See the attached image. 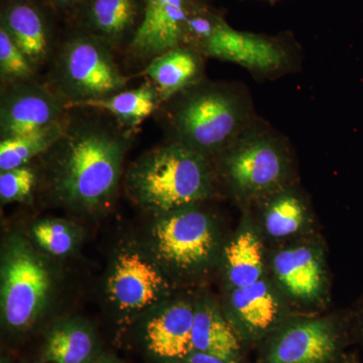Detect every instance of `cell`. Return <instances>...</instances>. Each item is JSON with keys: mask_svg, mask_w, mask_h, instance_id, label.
<instances>
[{"mask_svg": "<svg viewBox=\"0 0 363 363\" xmlns=\"http://www.w3.org/2000/svg\"><path fill=\"white\" fill-rule=\"evenodd\" d=\"M130 147L128 133L93 117H69L61 138L42 157L55 201L93 213L109 206L121 182Z\"/></svg>", "mask_w": 363, "mask_h": 363, "instance_id": "cell-1", "label": "cell"}, {"mask_svg": "<svg viewBox=\"0 0 363 363\" xmlns=\"http://www.w3.org/2000/svg\"><path fill=\"white\" fill-rule=\"evenodd\" d=\"M164 105L169 142L211 160L257 118L247 91L201 80Z\"/></svg>", "mask_w": 363, "mask_h": 363, "instance_id": "cell-2", "label": "cell"}, {"mask_svg": "<svg viewBox=\"0 0 363 363\" xmlns=\"http://www.w3.org/2000/svg\"><path fill=\"white\" fill-rule=\"evenodd\" d=\"M126 188L136 204L160 216L209 198L213 174L208 157L169 142L145 152L131 164Z\"/></svg>", "mask_w": 363, "mask_h": 363, "instance_id": "cell-3", "label": "cell"}, {"mask_svg": "<svg viewBox=\"0 0 363 363\" xmlns=\"http://www.w3.org/2000/svg\"><path fill=\"white\" fill-rule=\"evenodd\" d=\"M231 191L245 201L288 186L291 157L283 136L255 118L216 157Z\"/></svg>", "mask_w": 363, "mask_h": 363, "instance_id": "cell-4", "label": "cell"}, {"mask_svg": "<svg viewBox=\"0 0 363 363\" xmlns=\"http://www.w3.org/2000/svg\"><path fill=\"white\" fill-rule=\"evenodd\" d=\"M114 52L102 40L71 26L57 50L50 87L65 100L69 109L121 92L128 78L117 66Z\"/></svg>", "mask_w": 363, "mask_h": 363, "instance_id": "cell-5", "label": "cell"}, {"mask_svg": "<svg viewBox=\"0 0 363 363\" xmlns=\"http://www.w3.org/2000/svg\"><path fill=\"white\" fill-rule=\"evenodd\" d=\"M51 290V272L42 257L23 238L11 240L1 264V314L7 328H30L44 311Z\"/></svg>", "mask_w": 363, "mask_h": 363, "instance_id": "cell-6", "label": "cell"}, {"mask_svg": "<svg viewBox=\"0 0 363 363\" xmlns=\"http://www.w3.org/2000/svg\"><path fill=\"white\" fill-rule=\"evenodd\" d=\"M152 242L160 266L193 274L213 262L218 252L219 233L214 219L193 205L157 216Z\"/></svg>", "mask_w": 363, "mask_h": 363, "instance_id": "cell-7", "label": "cell"}, {"mask_svg": "<svg viewBox=\"0 0 363 363\" xmlns=\"http://www.w3.org/2000/svg\"><path fill=\"white\" fill-rule=\"evenodd\" d=\"M68 104L50 86L35 81L2 87L0 101L1 140L43 130L68 116Z\"/></svg>", "mask_w": 363, "mask_h": 363, "instance_id": "cell-8", "label": "cell"}, {"mask_svg": "<svg viewBox=\"0 0 363 363\" xmlns=\"http://www.w3.org/2000/svg\"><path fill=\"white\" fill-rule=\"evenodd\" d=\"M200 54L238 64L257 75H279L292 65V57L279 40L240 32L222 18Z\"/></svg>", "mask_w": 363, "mask_h": 363, "instance_id": "cell-9", "label": "cell"}, {"mask_svg": "<svg viewBox=\"0 0 363 363\" xmlns=\"http://www.w3.org/2000/svg\"><path fill=\"white\" fill-rule=\"evenodd\" d=\"M157 264L133 250L118 253L107 281L109 300L118 311H145L167 295L168 281Z\"/></svg>", "mask_w": 363, "mask_h": 363, "instance_id": "cell-10", "label": "cell"}, {"mask_svg": "<svg viewBox=\"0 0 363 363\" xmlns=\"http://www.w3.org/2000/svg\"><path fill=\"white\" fill-rule=\"evenodd\" d=\"M197 0H145L142 25L128 45L133 59L147 61L181 47L184 28Z\"/></svg>", "mask_w": 363, "mask_h": 363, "instance_id": "cell-11", "label": "cell"}, {"mask_svg": "<svg viewBox=\"0 0 363 363\" xmlns=\"http://www.w3.org/2000/svg\"><path fill=\"white\" fill-rule=\"evenodd\" d=\"M338 350V332L331 321L298 320L274 336L267 363H330Z\"/></svg>", "mask_w": 363, "mask_h": 363, "instance_id": "cell-12", "label": "cell"}, {"mask_svg": "<svg viewBox=\"0 0 363 363\" xmlns=\"http://www.w3.org/2000/svg\"><path fill=\"white\" fill-rule=\"evenodd\" d=\"M145 0H88L70 26L97 38L114 51L128 49L142 25Z\"/></svg>", "mask_w": 363, "mask_h": 363, "instance_id": "cell-13", "label": "cell"}, {"mask_svg": "<svg viewBox=\"0 0 363 363\" xmlns=\"http://www.w3.org/2000/svg\"><path fill=\"white\" fill-rule=\"evenodd\" d=\"M272 274L281 292L300 303L317 302L326 289V269L321 250L297 245L279 250L272 257Z\"/></svg>", "mask_w": 363, "mask_h": 363, "instance_id": "cell-14", "label": "cell"}, {"mask_svg": "<svg viewBox=\"0 0 363 363\" xmlns=\"http://www.w3.org/2000/svg\"><path fill=\"white\" fill-rule=\"evenodd\" d=\"M195 304L175 301L149 318L143 337L150 354L162 363H182L193 352Z\"/></svg>", "mask_w": 363, "mask_h": 363, "instance_id": "cell-15", "label": "cell"}, {"mask_svg": "<svg viewBox=\"0 0 363 363\" xmlns=\"http://www.w3.org/2000/svg\"><path fill=\"white\" fill-rule=\"evenodd\" d=\"M44 0H4L0 26L28 57L35 69L52 52V28Z\"/></svg>", "mask_w": 363, "mask_h": 363, "instance_id": "cell-16", "label": "cell"}, {"mask_svg": "<svg viewBox=\"0 0 363 363\" xmlns=\"http://www.w3.org/2000/svg\"><path fill=\"white\" fill-rule=\"evenodd\" d=\"M229 308L233 321L252 337L276 328L284 315L279 293L264 278L250 286L231 289Z\"/></svg>", "mask_w": 363, "mask_h": 363, "instance_id": "cell-17", "label": "cell"}, {"mask_svg": "<svg viewBox=\"0 0 363 363\" xmlns=\"http://www.w3.org/2000/svg\"><path fill=\"white\" fill-rule=\"evenodd\" d=\"M203 56L190 48L177 47L150 60L140 75L156 88L161 105L189 86L203 80Z\"/></svg>", "mask_w": 363, "mask_h": 363, "instance_id": "cell-18", "label": "cell"}, {"mask_svg": "<svg viewBox=\"0 0 363 363\" xmlns=\"http://www.w3.org/2000/svg\"><path fill=\"white\" fill-rule=\"evenodd\" d=\"M193 350L238 363L240 340L235 327L210 301L195 304Z\"/></svg>", "mask_w": 363, "mask_h": 363, "instance_id": "cell-19", "label": "cell"}, {"mask_svg": "<svg viewBox=\"0 0 363 363\" xmlns=\"http://www.w3.org/2000/svg\"><path fill=\"white\" fill-rule=\"evenodd\" d=\"M224 259L231 289L250 286L264 278V247L259 234L248 222L227 245Z\"/></svg>", "mask_w": 363, "mask_h": 363, "instance_id": "cell-20", "label": "cell"}, {"mask_svg": "<svg viewBox=\"0 0 363 363\" xmlns=\"http://www.w3.org/2000/svg\"><path fill=\"white\" fill-rule=\"evenodd\" d=\"M161 105L155 86L143 83L136 89L123 90L108 97L89 100L73 108H90L105 111L116 118L121 128L133 130L157 111Z\"/></svg>", "mask_w": 363, "mask_h": 363, "instance_id": "cell-21", "label": "cell"}, {"mask_svg": "<svg viewBox=\"0 0 363 363\" xmlns=\"http://www.w3.org/2000/svg\"><path fill=\"white\" fill-rule=\"evenodd\" d=\"M96 339L88 325L68 320L48 333L44 357L49 363H91L96 352Z\"/></svg>", "mask_w": 363, "mask_h": 363, "instance_id": "cell-22", "label": "cell"}, {"mask_svg": "<svg viewBox=\"0 0 363 363\" xmlns=\"http://www.w3.org/2000/svg\"><path fill=\"white\" fill-rule=\"evenodd\" d=\"M264 229L272 238L281 240L300 233L309 218V210L302 196L294 189H279L262 198Z\"/></svg>", "mask_w": 363, "mask_h": 363, "instance_id": "cell-23", "label": "cell"}, {"mask_svg": "<svg viewBox=\"0 0 363 363\" xmlns=\"http://www.w3.org/2000/svg\"><path fill=\"white\" fill-rule=\"evenodd\" d=\"M70 114L63 121L43 130L26 135L6 138L0 142V171L26 166L45 154L61 138L68 124Z\"/></svg>", "mask_w": 363, "mask_h": 363, "instance_id": "cell-24", "label": "cell"}, {"mask_svg": "<svg viewBox=\"0 0 363 363\" xmlns=\"http://www.w3.org/2000/svg\"><path fill=\"white\" fill-rule=\"evenodd\" d=\"M33 242L52 257L70 255L78 242L77 229L70 222L60 219H45L37 222L32 228Z\"/></svg>", "mask_w": 363, "mask_h": 363, "instance_id": "cell-25", "label": "cell"}, {"mask_svg": "<svg viewBox=\"0 0 363 363\" xmlns=\"http://www.w3.org/2000/svg\"><path fill=\"white\" fill-rule=\"evenodd\" d=\"M37 69L0 26V77L4 85L32 81Z\"/></svg>", "mask_w": 363, "mask_h": 363, "instance_id": "cell-26", "label": "cell"}, {"mask_svg": "<svg viewBox=\"0 0 363 363\" xmlns=\"http://www.w3.org/2000/svg\"><path fill=\"white\" fill-rule=\"evenodd\" d=\"M37 172L30 164L0 174V199L2 203L25 202L37 185Z\"/></svg>", "mask_w": 363, "mask_h": 363, "instance_id": "cell-27", "label": "cell"}, {"mask_svg": "<svg viewBox=\"0 0 363 363\" xmlns=\"http://www.w3.org/2000/svg\"><path fill=\"white\" fill-rule=\"evenodd\" d=\"M44 1L54 11V13L65 18L70 23L88 0H44Z\"/></svg>", "mask_w": 363, "mask_h": 363, "instance_id": "cell-28", "label": "cell"}, {"mask_svg": "<svg viewBox=\"0 0 363 363\" xmlns=\"http://www.w3.org/2000/svg\"><path fill=\"white\" fill-rule=\"evenodd\" d=\"M182 363H230L222 358L213 357V355L206 354V353L197 352L193 351L190 355Z\"/></svg>", "mask_w": 363, "mask_h": 363, "instance_id": "cell-29", "label": "cell"}, {"mask_svg": "<svg viewBox=\"0 0 363 363\" xmlns=\"http://www.w3.org/2000/svg\"><path fill=\"white\" fill-rule=\"evenodd\" d=\"M94 363H121L118 362V360L116 359V358L109 357V355H107V357H104L101 358H99V359L96 360Z\"/></svg>", "mask_w": 363, "mask_h": 363, "instance_id": "cell-30", "label": "cell"}]
</instances>
